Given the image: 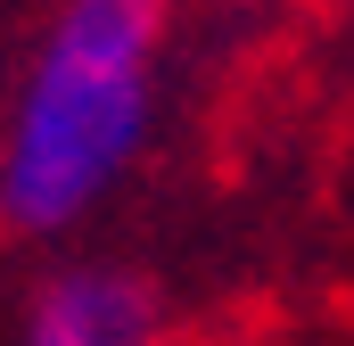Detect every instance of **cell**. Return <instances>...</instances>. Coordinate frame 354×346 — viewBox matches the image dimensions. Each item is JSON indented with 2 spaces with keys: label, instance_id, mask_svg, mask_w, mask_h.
I'll return each instance as SVG.
<instances>
[{
  "label": "cell",
  "instance_id": "cell-2",
  "mask_svg": "<svg viewBox=\"0 0 354 346\" xmlns=\"http://www.w3.org/2000/svg\"><path fill=\"white\" fill-rule=\"evenodd\" d=\"M8 346H165V297L132 264H50Z\"/></svg>",
  "mask_w": 354,
  "mask_h": 346
},
{
  "label": "cell",
  "instance_id": "cell-1",
  "mask_svg": "<svg viewBox=\"0 0 354 346\" xmlns=\"http://www.w3.org/2000/svg\"><path fill=\"white\" fill-rule=\"evenodd\" d=\"M165 99V0H58L0 116V231L75 239L140 173Z\"/></svg>",
  "mask_w": 354,
  "mask_h": 346
}]
</instances>
